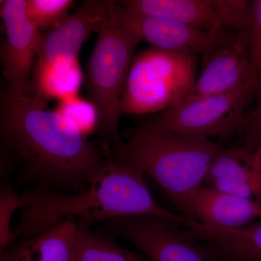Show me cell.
I'll return each mask as SVG.
<instances>
[{"instance_id":"9c48e42d","label":"cell","mask_w":261,"mask_h":261,"mask_svg":"<svg viewBox=\"0 0 261 261\" xmlns=\"http://www.w3.org/2000/svg\"><path fill=\"white\" fill-rule=\"evenodd\" d=\"M113 12L118 22L139 40L160 50L204 58L234 37L236 33L221 29L208 32L168 19L128 11L114 1Z\"/></svg>"},{"instance_id":"7c38bea8","label":"cell","mask_w":261,"mask_h":261,"mask_svg":"<svg viewBox=\"0 0 261 261\" xmlns=\"http://www.w3.org/2000/svg\"><path fill=\"white\" fill-rule=\"evenodd\" d=\"M190 210L192 219L201 224L238 228L261 217V202L202 186L192 196Z\"/></svg>"},{"instance_id":"4fadbf2b","label":"cell","mask_w":261,"mask_h":261,"mask_svg":"<svg viewBox=\"0 0 261 261\" xmlns=\"http://www.w3.org/2000/svg\"><path fill=\"white\" fill-rule=\"evenodd\" d=\"M77 224L65 220L45 231L18 239L0 253V261H75Z\"/></svg>"},{"instance_id":"44dd1931","label":"cell","mask_w":261,"mask_h":261,"mask_svg":"<svg viewBox=\"0 0 261 261\" xmlns=\"http://www.w3.org/2000/svg\"><path fill=\"white\" fill-rule=\"evenodd\" d=\"M245 35L254 75L261 82V0L250 1Z\"/></svg>"},{"instance_id":"ffe728a7","label":"cell","mask_w":261,"mask_h":261,"mask_svg":"<svg viewBox=\"0 0 261 261\" xmlns=\"http://www.w3.org/2000/svg\"><path fill=\"white\" fill-rule=\"evenodd\" d=\"M0 196V252L13 243L11 219L15 211L21 207L20 193L9 180L2 178Z\"/></svg>"},{"instance_id":"2e32d148","label":"cell","mask_w":261,"mask_h":261,"mask_svg":"<svg viewBox=\"0 0 261 261\" xmlns=\"http://www.w3.org/2000/svg\"><path fill=\"white\" fill-rule=\"evenodd\" d=\"M192 231L219 261H261V221L238 228L201 224Z\"/></svg>"},{"instance_id":"ac0fdd59","label":"cell","mask_w":261,"mask_h":261,"mask_svg":"<svg viewBox=\"0 0 261 261\" xmlns=\"http://www.w3.org/2000/svg\"><path fill=\"white\" fill-rule=\"evenodd\" d=\"M72 0H27L29 20L40 32L49 31L61 25L69 16Z\"/></svg>"},{"instance_id":"277c9868","label":"cell","mask_w":261,"mask_h":261,"mask_svg":"<svg viewBox=\"0 0 261 261\" xmlns=\"http://www.w3.org/2000/svg\"><path fill=\"white\" fill-rule=\"evenodd\" d=\"M140 40L113 14L97 32L85 70V86L96 111V130L106 149L120 142L121 101Z\"/></svg>"},{"instance_id":"5b68a950","label":"cell","mask_w":261,"mask_h":261,"mask_svg":"<svg viewBox=\"0 0 261 261\" xmlns=\"http://www.w3.org/2000/svg\"><path fill=\"white\" fill-rule=\"evenodd\" d=\"M195 57L153 47L135 56L122 97V112L145 114L178 104L195 82Z\"/></svg>"},{"instance_id":"30bf717a","label":"cell","mask_w":261,"mask_h":261,"mask_svg":"<svg viewBox=\"0 0 261 261\" xmlns=\"http://www.w3.org/2000/svg\"><path fill=\"white\" fill-rule=\"evenodd\" d=\"M1 3V18L6 38L2 44L0 61L6 89L13 94H28L42 34L29 20L27 0H5Z\"/></svg>"},{"instance_id":"5bb4252c","label":"cell","mask_w":261,"mask_h":261,"mask_svg":"<svg viewBox=\"0 0 261 261\" xmlns=\"http://www.w3.org/2000/svg\"><path fill=\"white\" fill-rule=\"evenodd\" d=\"M207 187L261 202V176L249 160V149H224L211 164L205 179Z\"/></svg>"},{"instance_id":"d6986e66","label":"cell","mask_w":261,"mask_h":261,"mask_svg":"<svg viewBox=\"0 0 261 261\" xmlns=\"http://www.w3.org/2000/svg\"><path fill=\"white\" fill-rule=\"evenodd\" d=\"M211 4L223 29L236 34L246 32L250 18V1L211 0Z\"/></svg>"},{"instance_id":"ba28073f","label":"cell","mask_w":261,"mask_h":261,"mask_svg":"<svg viewBox=\"0 0 261 261\" xmlns=\"http://www.w3.org/2000/svg\"><path fill=\"white\" fill-rule=\"evenodd\" d=\"M103 229L128 240L150 261H219L190 228L156 216H123L102 223Z\"/></svg>"},{"instance_id":"e0dca14e","label":"cell","mask_w":261,"mask_h":261,"mask_svg":"<svg viewBox=\"0 0 261 261\" xmlns=\"http://www.w3.org/2000/svg\"><path fill=\"white\" fill-rule=\"evenodd\" d=\"M75 261H150L143 254L120 246L112 239L77 222Z\"/></svg>"},{"instance_id":"6da1fadb","label":"cell","mask_w":261,"mask_h":261,"mask_svg":"<svg viewBox=\"0 0 261 261\" xmlns=\"http://www.w3.org/2000/svg\"><path fill=\"white\" fill-rule=\"evenodd\" d=\"M45 106L42 98L2 91V140L21 159L22 183L82 191L104 167L109 150L89 141L74 120Z\"/></svg>"},{"instance_id":"7a4b0ae2","label":"cell","mask_w":261,"mask_h":261,"mask_svg":"<svg viewBox=\"0 0 261 261\" xmlns=\"http://www.w3.org/2000/svg\"><path fill=\"white\" fill-rule=\"evenodd\" d=\"M136 166L113 161L111 154L104 167L85 190L68 194L50 187H34L20 194V220L13 228V242L42 232L65 220L91 226L123 216H156L193 229L199 223L173 214L156 202Z\"/></svg>"},{"instance_id":"3957f363","label":"cell","mask_w":261,"mask_h":261,"mask_svg":"<svg viewBox=\"0 0 261 261\" xmlns=\"http://www.w3.org/2000/svg\"><path fill=\"white\" fill-rule=\"evenodd\" d=\"M224 149L219 142L206 137L142 123L130 130L126 142L113 145L110 154L117 163L140 168L167 194L184 217L192 220V196Z\"/></svg>"},{"instance_id":"603a6c76","label":"cell","mask_w":261,"mask_h":261,"mask_svg":"<svg viewBox=\"0 0 261 261\" xmlns=\"http://www.w3.org/2000/svg\"><path fill=\"white\" fill-rule=\"evenodd\" d=\"M249 160L252 167L261 176V140L252 150H249Z\"/></svg>"},{"instance_id":"52a82bcc","label":"cell","mask_w":261,"mask_h":261,"mask_svg":"<svg viewBox=\"0 0 261 261\" xmlns=\"http://www.w3.org/2000/svg\"><path fill=\"white\" fill-rule=\"evenodd\" d=\"M111 0H86L61 25L42 35L28 94L44 98L49 81L73 64L84 42L113 15Z\"/></svg>"},{"instance_id":"8fae6325","label":"cell","mask_w":261,"mask_h":261,"mask_svg":"<svg viewBox=\"0 0 261 261\" xmlns=\"http://www.w3.org/2000/svg\"><path fill=\"white\" fill-rule=\"evenodd\" d=\"M256 80L259 81L252 70L245 33L236 34L205 58L202 73L184 99L227 93Z\"/></svg>"},{"instance_id":"8992f818","label":"cell","mask_w":261,"mask_h":261,"mask_svg":"<svg viewBox=\"0 0 261 261\" xmlns=\"http://www.w3.org/2000/svg\"><path fill=\"white\" fill-rule=\"evenodd\" d=\"M261 93V82L254 81L227 93L184 99L145 122L156 129L178 132L211 139H227L240 134L247 115V106Z\"/></svg>"},{"instance_id":"7402d4cb","label":"cell","mask_w":261,"mask_h":261,"mask_svg":"<svg viewBox=\"0 0 261 261\" xmlns=\"http://www.w3.org/2000/svg\"><path fill=\"white\" fill-rule=\"evenodd\" d=\"M240 135L243 137V147L249 150H252L261 140V100L255 110L247 115Z\"/></svg>"},{"instance_id":"9a60e30c","label":"cell","mask_w":261,"mask_h":261,"mask_svg":"<svg viewBox=\"0 0 261 261\" xmlns=\"http://www.w3.org/2000/svg\"><path fill=\"white\" fill-rule=\"evenodd\" d=\"M117 5L128 11L159 17L208 32L224 29L211 0H121Z\"/></svg>"}]
</instances>
